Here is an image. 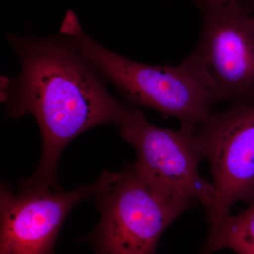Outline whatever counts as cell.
<instances>
[{"mask_svg":"<svg viewBox=\"0 0 254 254\" xmlns=\"http://www.w3.org/2000/svg\"><path fill=\"white\" fill-rule=\"evenodd\" d=\"M7 38L21 69L15 79L1 77V102L10 118L33 115L43 142L36 171L19 185L62 190L58 170L64 148L93 127H118L128 105L110 94L104 76L67 37Z\"/></svg>","mask_w":254,"mask_h":254,"instance_id":"6da1fadb","label":"cell"},{"mask_svg":"<svg viewBox=\"0 0 254 254\" xmlns=\"http://www.w3.org/2000/svg\"><path fill=\"white\" fill-rule=\"evenodd\" d=\"M197 125L181 123L180 129L155 126L144 113L128 105L118 127L122 138L136 152L133 168L151 190L165 201L190 206L200 201L211 215L218 204L213 184L198 173L203 154Z\"/></svg>","mask_w":254,"mask_h":254,"instance_id":"7a4b0ae2","label":"cell"},{"mask_svg":"<svg viewBox=\"0 0 254 254\" xmlns=\"http://www.w3.org/2000/svg\"><path fill=\"white\" fill-rule=\"evenodd\" d=\"M65 36L132 104L195 125L213 113L215 103L208 88L182 63L153 66L137 63L100 46L83 29Z\"/></svg>","mask_w":254,"mask_h":254,"instance_id":"3957f363","label":"cell"},{"mask_svg":"<svg viewBox=\"0 0 254 254\" xmlns=\"http://www.w3.org/2000/svg\"><path fill=\"white\" fill-rule=\"evenodd\" d=\"M199 8L201 34L182 64L214 103L254 101V16L240 0Z\"/></svg>","mask_w":254,"mask_h":254,"instance_id":"277c9868","label":"cell"},{"mask_svg":"<svg viewBox=\"0 0 254 254\" xmlns=\"http://www.w3.org/2000/svg\"><path fill=\"white\" fill-rule=\"evenodd\" d=\"M95 197L101 219L89 240L98 254H155L167 227L190 208L160 198L132 165Z\"/></svg>","mask_w":254,"mask_h":254,"instance_id":"5b68a950","label":"cell"},{"mask_svg":"<svg viewBox=\"0 0 254 254\" xmlns=\"http://www.w3.org/2000/svg\"><path fill=\"white\" fill-rule=\"evenodd\" d=\"M120 177L105 170L98 181L69 192L46 187H19L4 183L0 198V254H54L55 242L71 209L108 190Z\"/></svg>","mask_w":254,"mask_h":254,"instance_id":"8992f818","label":"cell"},{"mask_svg":"<svg viewBox=\"0 0 254 254\" xmlns=\"http://www.w3.org/2000/svg\"><path fill=\"white\" fill-rule=\"evenodd\" d=\"M203 158L210 163L218 192L215 210L208 216L215 227L232 205L254 198V101L233 103L196 126Z\"/></svg>","mask_w":254,"mask_h":254,"instance_id":"52a82bcc","label":"cell"},{"mask_svg":"<svg viewBox=\"0 0 254 254\" xmlns=\"http://www.w3.org/2000/svg\"><path fill=\"white\" fill-rule=\"evenodd\" d=\"M228 248L238 254H254V198L248 208L237 215H225L209 230L203 254Z\"/></svg>","mask_w":254,"mask_h":254,"instance_id":"ba28073f","label":"cell"},{"mask_svg":"<svg viewBox=\"0 0 254 254\" xmlns=\"http://www.w3.org/2000/svg\"><path fill=\"white\" fill-rule=\"evenodd\" d=\"M81 29L83 28L78 21L77 15L73 10H68L65 15L63 24L60 28V34L64 35V36H72Z\"/></svg>","mask_w":254,"mask_h":254,"instance_id":"9c48e42d","label":"cell"},{"mask_svg":"<svg viewBox=\"0 0 254 254\" xmlns=\"http://www.w3.org/2000/svg\"><path fill=\"white\" fill-rule=\"evenodd\" d=\"M195 3L200 6H215L219 5L225 4L231 0H193Z\"/></svg>","mask_w":254,"mask_h":254,"instance_id":"30bf717a","label":"cell"}]
</instances>
